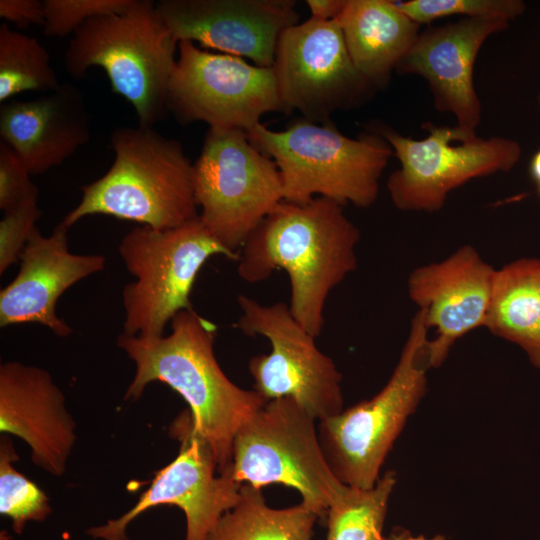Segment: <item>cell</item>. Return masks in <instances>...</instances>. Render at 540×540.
<instances>
[{
	"label": "cell",
	"instance_id": "cell-1",
	"mask_svg": "<svg viewBox=\"0 0 540 540\" xmlns=\"http://www.w3.org/2000/svg\"><path fill=\"white\" fill-rule=\"evenodd\" d=\"M359 240V229L338 202L325 197L304 204L282 201L241 247L237 272L257 283L275 270L286 271L291 314L316 338L329 294L357 268Z\"/></svg>",
	"mask_w": 540,
	"mask_h": 540
},
{
	"label": "cell",
	"instance_id": "cell-2",
	"mask_svg": "<svg viewBox=\"0 0 540 540\" xmlns=\"http://www.w3.org/2000/svg\"><path fill=\"white\" fill-rule=\"evenodd\" d=\"M170 323L171 332L162 337L118 336L117 346L136 367L124 399H139L152 382L176 391L188 404L193 430L210 447L218 472H224L231 467L237 433L267 401L223 372L214 353V323L194 309L179 312Z\"/></svg>",
	"mask_w": 540,
	"mask_h": 540
},
{
	"label": "cell",
	"instance_id": "cell-3",
	"mask_svg": "<svg viewBox=\"0 0 540 540\" xmlns=\"http://www.w3.org/2000/svg\"><path fill=\"white\" fill-rule=\"evenodd\" d=\"M110 142L111 167L82 187L80 202L62 221L67 227L101 214L168 230L199 216L193 164L179 141L138 125L116 128Z\"/></svg>",
	"mask_w": 540,
	"mask_h": 540
},
{
	"label": "cell",
	"instance_id": "cell-4",
	"mask_svg": "<svg viewBox=\"0 0 540 540\" xmlns=\"http://www.w3.org/2000/svg\"><path fill=\"white\" fill-rule=\"evenodd\" d=\"M246 133L275 162L284 201L295 204L325 197L343 206L369 207L378 197L380 177L394 155L377 132L350 138L329 121L317 124L303 119L282 131L259 123Z\"/></svg>",
	"mask_w": 540,
	"mask_h": 540
},
{
	"label": "cell",
	"instance_id": "cell-5",
	"mask_svg": "<svg viewBox=\"0 0 540 540\" xmlns=\"http://www.w3.org/2000/svg\"><path fill=\"white\" fill-rule=\"evenodd\" d=\"M178 41L150 0H134L122 13L98 16L73 34L65 52L75 79L102 68L112 91L134 108L139 125L153 127L167 111L168 84Z\"/></svg>",
	"mask_w": 540,
	"mask_h": 540
},
{
	"label": "cell",
	"instance_id": "cell-6",
	"mask_svg": "<svg viewBox=\"0 0 540 540\" xmlns=\"http://www.w3.org/2000/svg\"><path fill=\"white\" fill-rule=\"evenodd\" d=\"M428 330L419 309L385 386L370 399L319 422L324 456L342 483L368 489L381 477L386 457L427 390Z\"/></svg>",
	"mask_w": 540,
	"mask_h": 540
},
{
	"label": "cell",
	"instance_id": "cell-7",
	"mask_svg": "<svg viewBox=\"0 0 540 540\" xmlns=\"http://www.w3.org/2000/svg\"><path fill=\"white\" fill-rule=\"evenodd\" d=\"M119 254L135 277L122 291V333L145 339L164 336L179 312L193 309L191 291L210 257L239 260V254L226 249L199 216L168 230L136 227L123 236Z\"/></svg>",
	"mask_w": 540,
	"mask_h": 540
},
{
	"label": "cell",
	"instance_id": "cell-8",
	"mask_svg": "<svg viewBox=\"0 0 540 540\" xmlns=\"http://www.w3.org/2000/svg\"><path fill=\"white\" fill-rule=\"evenodd\" d=\"M316 420L288 397L268 401L239 430L231 471L240 484L296 489L302 504L323 516L343 491L324 456Z\"/></svg>",
	"mask_w": 540,
	"mask_h": 540
},
{
	"label": "cell",
	"instance_id": "cell-9",
	"mask_svg": "<svg viewBox=\"0 0 540 540\" xmlns=\"http://www.w3.org/2000/svg\"><path fill=\"white\" fill-rule=\"evenodd\" d=\"M193 184L201 221L236 254L284 201L277 165L237 128H209L193 164Z\"/></svg>",
	"mask_w": 540,
	"mask_h": 540
},
{
	"label": "cell",
	"instance_id": "cell-10",
	"mask_svg": "<svg viewBox=\"0 0 540 540\" xmlns=\"http://www.w3.org/2000/svg\"><path fill=\"white\" fill-rule=\"evenodd\" d=\"M429 133L423 139L405 137L378 126L400 162L388 178L387 189L394 206L402 211L435 212L448 194L466 182L496 172L511 170L521 158V147L504 137L481 138L458 127L422 125Z\"/></svg>",
	"mask_w": 540,
	"mask_h": 540
},
{
	"label": "cell",
	"instance_id": "cell-11",
	"mask_svg": "<svg viewBox=\"0 0 540 540\" xmlns=\"http://www.w3.org/2000/svg\"><path fill=\"white\" fill-rule=\"evenodd\" d=\"M237 302L241 315L236 326L271 344L269 354L249 361L254 390L267 402L291 398L318 422L342 412V375L319 350L315 337L295 320L289 305H264L245 295H239Z\"/></svg>",
	"mask_w": 540,
	"mask_h": 540
},
{
	"label": "cell",
	"instance_id": "cell-12",
	"mask_svg": "<svg viewBox=\"0 0 540 540\" xmlns=\"http://www.w3.org/2000/svg\"><path fill=\"white\" fill-rule=\"evenodd\" d=\"M178 49L167 92V111L178 122L248 131L263 115L285 112L272 67L210 52L191 41H180Z\"/></svg>",
	"mask_w": 540,
	"mask_h": 540
},
{
	"label": "cell",
	"instance_id": "cell-13",
	"mask_svg": "<svg viewBox=\"0 0 540 540\" xmlns=\"http://www.w3.org/2000/svg\"><path fill=\"white\" fill-rule=\"evenodd\" d=\"M272 68L284 111L316 123L360 105L376 89L354 66L336 19L310 17L286 28Z\"/></svg>",
	"mask_w": 540,
	"mask_h": 540
},
{
	"label": "cell",
	"instance_id": "cell-14",
	"mask_svg": "<svg viewBox=\"0 0 540 540\" xmlns=\"http://www.w3.org/2000/svg\"><path fill=\"white\" fill-rule=\"evenodd\" d=\"M170 434L180 442L177 456L155 473L149 487L129 510L104 524L89 527V537L130 540L127 528L132 521L151 508L170 505L185 515V540H207L221 516L238 503L242 484L233 478L231 467L216 473L215 457L193 430L189 411L174 420Z\"/></svg>",
	"mask_w": 540,
	"mask_h": 540
},
{
	"label": "cell",
	"instance_id": "cell-15",
	"mask_svg": "<svg viewBox=\"0 0 540 540\" xmlns=\"http://www.w3.org/2000/svg\"><path fill=\"white\" fill-rule=\"evenodd\" d=\"M156 9L178 41L272 67L281 33L298 23L292 0H161Z\"/></svg>",
	"mask_w": 540,
	"mask_h": 540
},
{
	"label": "cell",
	"instance_id": "cell-16",
	"mask_svg": "<svg viewBox=\"0 0 540 540\" xmlns=\"http://www.w3.org/2000/svg\"><path fill=\"white\" fill-rule=\"evenodd\" d=\"M495 272L471 245L411 272L409 297L424 312L428 329H435L427 343L429 369L444 363L458 339L485 326Z\"/></svg>",
	"mask_w": 540,
	"mask_h": 540
},
{
	"label": "cell",
	"instance_id": "cell-17",
	"mask_svg": "<svg viewBox=\"0 0 540 540\" xmlns=\"http://www.w3.org/2000/svg\"><path fill=\"white\" fill-rule=\"evenodd\" d=\"M509 26L502 19L464 18L419 33L396 68L424 78L438 111L455 116L461 131L476 135L481 103L473 81L476 57L484 42Z\"/></svg>",
	"mask_w": 540,
	"mask_h": 540
},
{
	"label": "cell",
	"instance_id": "cell-18",
	"mask_svg": "<svg viewBox=\"0 0 540 540\" xmlns=\"http://www.w3.org/2000/svg\"><path fill=\"white\" fill-rule=\"evenodd\" d=\"M63 222L43 236L38 227L20 257L15 278L0 291L2 328L38 323L58 337H68L72 328L56 314L62 294L80 280L103 270L106 258L99 254H74L68 245Z\"/></svg>",
	"mask_w": 540,
	"mask_h": 540
},
{
	"label": "cell",
	"instance_id": "cell-19",
	"mask_svg": "<svg viewBox=\"0 0 540 540\" xmlns=\"http://www.w3.org/2000/svg\"><path fill=\"white\" fill-rule=\"evenodd\" d=\"M75 430L65 396L47 370L17 361L0 365V432L22 439L34 465L63 475Z\"/></svg>",
	"mask_w": 540,
	"mask_h": 540
},
{
	"label": "cell",
	"instance_id": "cell-20",
	"mask_svg": "<svg viewBox=\"0 0 540 540\" xmlns=\"http://www.w3.org/2000/svg\"><path fill=\"white\" fill-rule=\"evenodd\" d=\"M90 127L83 94L69 83L34 99L7 101L0 108L1 141L31 175L61 165L89 141Z\"/></svg>",
	"mask_w": 540,
	"mask_h": 540
},
{
	"label": "cell",
	"instance_id": "cell-21",
	"mask_svg": "<svg viewBox=\"0 0 540 540\" xmlns=\"http://www.w3.org/2000/svg\"><path fill=\"white\" fill-rule=\"evenodd\" d=\"M336 20L354 66L376 89L389 83L421 26L389 0H345Z\"/></svg>",
	"mask_w": 540,
	"mask_h": 540
},
{
	"label": "cell",
	"instance_id": "cell-22",
	"mask_svg": "<svg viewBox=\"0 0 540 540\" xmlns=\"http://www.w3.org/2000/svg\"><path fill=\"white\" fill-rule=\"evenodd\" d=\"M484 327L517 344L540 368V259H519L496 270Z\"/></svg>",
	"mask_w": 540,
	"mask_h": 540
},
{
	"label": "cell",
	"instance_id": "cell-23",
	"mask_svg": "<svg viewBox=\"0 0 540 540\" xmlns=\"http://www.w3.org/2000/svg\"><path fill=\"white\" fill-rule=\"evenodd\" d=\"M238 503L226 511L207 540H311L319 517L302 503L289 508L268 506L262 491L242 484Z\"/></svg>",
	"mask_w": 540,
	"mask_h": 540
},
{
	"label": "cell",
	"instance_id": "cell-24",
	"mask_svg": "<svg viewBox=\"0 0 540 540\" xmlns=\"http://www.w3.org/2000/svg\"><path fill=\"white\" fill-rule=\"evenodd\" d=\"M397 483L387 471L368 489L346 485L327 510L326 540H384L388 502Z\"/></svg>",
	"mask_w": 540,
	"mask_h": 540
},
{
	"label": "cell",
	"instance_id": "cell-25",
	"mask_svg": "<svg viewBox=\"0 0 540 540\" xmlns=\"http://www.w3.org/2000/svg\"><path fill=\"white\" fill-rule=\"evenodd\" d=\"M61 86L48 51L35 37L0 26V102L27 92L51 93Z\"/></svg>",
	"mask_w": 540,
	"mask_h": 540
},
{
	"label": "cell",
	"instance_id": "cell-26",
	"mask_svg": "<svg viewBox=\"0 0 540 540\" xmlns=\"http://www.w3.org/2000/svg\"><path fill=\"white\" fill-rule=\"evenodd\" d=\"M19 456L12 439L0 440V514L11 520L21 535L29 522H43L52 513L49 498L33 481L17 471Z\"/></svg>",
	"mask_w": 540,
	"mask_h": 540
},
{
	"label": "cell",
	"instance_id": "cell-27",
	"mask_svg": "<svg viewBox=\"0 0 540 540\" xmlns=\"http://www.w3.org/2000/svg\"><path fill=\"white\" fill-rule=\"evenodd\" d=\"M395 5L416 23L429 24L436 19L462 15L464 18L502 19L510 22L522 15V0H408Z\"/></svg>",
	"mask_w": 540,
	"mask_h": 540
},
{
	"label": "cell",
	"instance_id": "cell-28",
	"mask_svg": "<svg viewBox=\"0 0 540 540\" xmlns=\"http://www.w3.org/2000/svg\"><path fill=\"white\" fill-rule=\"evenodd\" d=\"M134 0H44L43 33L48 37L74 34L88 20L118 14L131 7Z\"/></svg>",
	"mask_w": 540,
	"mask_h": 540
},
{
	"label": "cell",
	"instance_id": "cell-29",
	"mask_svg": "<svg viewBox=\"0 0 540 540\" xmlns=\"http://www.w3.org/2000/svg\"><path fill=\"white\" fill-rule=\"evenodd\" d=\"M41 215L38 196L31 197L4 212L0 221V274L20 260Z\"/></svg>",
	"mask_w": 540,
	"mask_h": 540
},
{
	"label": "cell",
	"instance_id": "cell-30",
	"mask_svg": "<svg viewBox=\"0 0 540 540\" xmlns=\"http://www.w3.org/2000/svg\"><path fill=\"white\" fill-rule=\"evenodd\" d=\"M17 153L0 142V209L11 210L27 199L38 196V188Z\"/></svg>",
	"mask_w": 540,
	"mask_h": 540
},
{
	"label": "cell",
	"instance_id": "cell-31",
	"mask_svg": "<svg viewBox=\"0 0 540 540\" xmlns=\"http://www.w3.org/2000/svg\"><path fill=\"white\" fill-rule=\"evenodd\" d=\"M0 17L25 28L29 25H44L43 1L0 0Z\"/></svg>",
	"mask_w": 540,
	"mask_h": 540
},
{
	"label": "cell",
	"instance_id": "cell-32",
	"mask_svg": "<svg viewBox=\"0 0 540 540\" xmlns=\"http://www.w3.org/2000/svg\"><path fill=\"white\" fill-rule=\"evenodd\" d=\"M306 4L311 12V18L320 21H329L337 18L345 0H307Z\"/></svg>",
	"mask_w": 540,
	"mask_h": 540
},
{
	"label": "cell",
	"instance_id": "cell-33",
	"mask_svg": "<svg viewBox=\"0 0 540 540\" xmlns=\"http://www.w3.org/2000/svg\"><path fill=\"white\" fill-rule=\"evenodd\" d=\"M384 540H445L444 537L437 535L435 537H425L423 535L413 536L408 531L398 529L395 530L389 537Z\"/></svg>",
	"mask_w": 540,
	"mask_h": 540
},
{
	"label": "cell",
	"instance_id": "cell-34",
	"mask_svg": "<svg viewBox=\"0 0 540 540\" xmlns=\"http://www.w3.org/2000/svg\"><path fill=\"white\" fill-rule=\"evenodd\" d=\"M531 173L540 184V150L532 158Z\"/></svg>",
	"mask_w": 540,
	"mask_h": 540
},
{
	"label": "cell",
	"instance_id": "cell-35",
	"mask_svg": "<svg viewBox=\"0 0 540 540\" xmlns=\"http://www.w3.org/2000/svg\"><path fill=\"white\" fill-rule=\"evenodd\" d=\"M538 105H539V108H540V93L538 95Z\"/></svg>",
	"mask_w": 540,
	"mask_h": 540
}]
</instances>
